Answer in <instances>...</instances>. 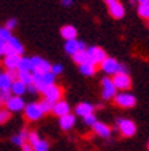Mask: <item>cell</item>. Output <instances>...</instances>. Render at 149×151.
Segmentation results:
<instances>
[{"label": "cell", "mask_w": 149, "mask_h": 151, "mask_svg": "<svg viewBox=\"0 0 149 151\" xmlns=\"http://www.w3.org/2000/svg\"><path fill=\"white\" fill-rule=\"evenodd\" d=\"M34 74V85L36 86L38 92L43 93L46 88H48L50 85L55 84V74L51 72L47 73H32Z\"/></svg>", "instance_id": "obj_1"}, {"label": "cell", "mask_w": 149, "mask_h": 151, "mask_svg": "<svg viewBox=\"0 0 149 151\" xmlns=\"http://www.w3.org/2000/svg\"><path fill=\"white\" fill-rule=\"evenodd\" d=\"M117 128L121 132V135L125 136V138H132L137 132L136 123L130 119H124V117L117 119Z\"/></svg>", "instance_id": "obj_2"}, {"label": "cell", "mask_w": 149, "mask_h": 151, "mask_svg": "<svg viewBox=\"0 0 149 151\" xmlns=\"http://www.w3.org/2000/svg\"><path fill=\"white\" fill-rule=\"evenodd\" d=\"M113 100H114L115 105H118V107H121V108H133L137 103L136 97L126 91L117 93Z\"/></svg>", "instance_id": "obj_3"}, {"label": "cell", "mask_w": 149, "mask_h": 151, "mask_svg": "<svg viewBox=\"0 0 149 151\" xmlns=\"http://www.w3.org/2000/svg\"><path fill=\"white\" fill-rule=\"evenodd\" d=\"M43 111H42L39 103H30L24 107V116L28 122H36V120L43 117Z\"/></svg>", "instance_id": "obj_4"}, {"label": "cell", "mask_w": 149, "mask_h": 151, "mask_svg": "<svg viewBox=\"0 0 149 151\" xmlns=\"http://www.w3.org/2000/svg\"><path fill=\"white\" fill-rule=\"evenodd\" d=\"M101 86H102V99L103 100H112L117 94V88L113 84V80L109 77H103L101 81Z\"/></svg>", "instance_id": "obj_5"}, {"label": "cell", "mask_w": 149, "mask_h": 151, "mask_svg": "<svg viewBox=\"0 0 149 151\" xmlns=\"http://www.w3.org/2000/svg\"><path fill=\"white\" fill-rule=\"evenodd\" d=\"M113 84L117 88V91H128L132 88V80L129 77V74H124V73H117L113 76Z\"/></svg>", "instance_id": "obj_6"}, {"label": "cell", "mask_w": 149, "mask_h": 151, "mask_svg": "<svg viewBox=\"0 0 149 151\" xmlns=\"http://www.w3.org/2000/svg\"><path fill=\"white\" fill-rule=\"evenodd\" d=\"M99 66H101V70H102L105 74L114 76L118 73L120 63H118V61L115 60V58H113V57H106L105 60L99 63Z\"/></svg>", "instance_id": "obj_7"}, {"label": "cell", "mask_w": 149, "mask_h": 151, "mask_svg": "<svg viewBox=\"0 0 149 151\" xmlns=\"http://www.w3.org/2000/svg\"><path fill=\"white\" fill-rule=\"evenodd\" d=\"M87 51V57H89V61L93 62L94 65H99L105 60L106 57V51L103 50L102 47H98V46H91L89 49H86Z\"/></svg>", "instance_id": "obj_8"}, {"label": "cell", "mask_w": 149, "mask_h": 151, "mask_svg": "<svg viewBox=\"0 0 149 151\" xmlns=\"http://www.w3.org/2000/svg\"><path fill=\"white\" fill-rule=\"evenodd\" d=\"M62 96H63L62 88L55 84L50 85L48 88H46L43 91V97L46 99V100L51 101V103H56V101L62 100Z\"/></svg>", "instance_id": "obj_9"}, {"label": "cell", "mask_w": 149, "mask_h": 151, "mask_svg": "<svg viewBox=\"0 0 149 151\" xmlns=\"http://www.w3.org/2000/svg\"><path fill=\"white\" fill-rule=\"evenodd\" d=\"M31 65H32V73H47L51 72V63L46 61L42 57H32L31 58Z\"/></svg>", "instance_id": "obj_10"}, {"label": "cell", "mask_w": 149, "mask_h": 151, "mask_svg": "<svg viewBox=\"0 0 149 151\" xmlns=\"http://www.w3.org/2000/svg\"><path fill=\"white\" fill-rule=\"evenodd\" d=\"M24 53V47H23L22 42L19 41L18 38L11 37V39L7 41V47H6V55H12V54H18L22 57Z\"/></svg>", "instance_id": "obj_11"}, {"label": "cell", "mask_w": 149, "mask_h": 151, "mask_svg": "<svg viewBox=\"0 0 149 151\" xmlns=\"http://www.w3.org/2000/svg\"><path fill=\"white\" fill-rule=\"evenodd\" d=\"M24 100L20 96H11L6 103V109H8L9 112H20L24 111Z\"/></svg>", "instance_id": "obj_12"}, {"label": "cell", "mask_w": 149, "mask_h": 151, "mask_svg": "<svg viewBox=\"0 0 149 151\" xmlns=\"http://www.w3.org/2000/svg\"><path fill=\"white\" fill-rule=\"evenodd\" d=\"M93 131H94V134H97V135L101 136V138L108 139V138H110L113 129L110 128L108 124H105V123L98 122V120H97V123L93 126Z\"/></svg>", "instance_id": "obj_13"}, {"label": "cell", "mask_w": 149, "mask_h": 151, "mask_svg": "<svg viewBox=\"0 0 149 151\" xmlns=\"http://www.w3.org/2000/svg\"><path fill=\"white\" fill-rule=\"evenodd\" d=\"M70 111H71V108H70L67 101L59 100V101H56V103H54L53 113L55 116L62 117V116H65V115H67V113H70Z\"/></svg>", "instance_id": "obj_14"}, {"label": "cell", "mask_w": 149, "mask_h": 151, "mask_svg": "<svg viewBox=\"0 0 149 151\" xmlns=\"http://www.w3.org/2000/svg\"><path fill=\"white\" fill-rule=\"evenodd\" d=\"M94 112V107H93V104L90 103H79L75 107V115L77 116H81V117H85L87 116V115H91V113Z\"/></svg>", "instance_id": "obj_15"}, {"label": "cell", "mask_w": 149, "mask_h": 151, "mask_svg": "<svg viewBox=\"0 0 149 151\" xmlns=\"http://www.w3.org/2000/svg\"><path fill=\"white\" fill-rule=\"evenodd\" d=\"M59 126L63 131H68L75 126V115L73 113H67L65 116L59 117Z\"/></svg>", "instance_id": "obj_16"}, {"label": "cell", "mask_w": 149, "mask_h": 151, "mask_svg": "<svg viewBox=\"0 0 149 151\" xmlns=\"http://www.w3.org/2000/svg\"><path fill=\"white\" fill-rule=\"evenodd\" d=\"M108 8H109V14H110L114 19H122L124 18L125 8H124V6H122L120 1H115V3L108 6Z\"/></svg>", "instance_id": "obj_17"}, {"label": "cell", "mask_w": 149, "mask_h": 151, "mask_svg": "<svg viewBox=\"0 0 149 151\" xmlns=\"http://www.w3.org/2000/svg\"><path fill=\"white\" fill-rule=\"evenodd\" d=\"M20 61V55L18 54H12V55H6L4 57V66L7 70H18V65Z\"/></svg>", "instance_id": "obj_18"}, {"label": "cell", "mask_w": 149, "mask_h": 151, "mask_svg": "<svg viewBox=\"0 0 149 151\" xmlns=\"http://www.w3.org/2000/svg\"><path fill=\"white\" fill-rule=\"evenodd\" d=\"M61 35L63 39L70 41V39H77V28L71 24H66L61 28Z\"/></svg>", "instance_id": "obj_19"}, {"label": "cell", "mask_w": 149, "mask_h": 151, "mask_svg": "<svg viewBox=\"0 0 149 151\" xmlns=\"http://www.w3.org/2000/svg\"><path fill=\"white\" fill-rule=\"evenodd\" d=\"M9 91H11L12 96H23V94L27 92V85H24L22 81H19V80L16 78L15 81L12 82Z\"/></svg>", "instance_id": "obj_20"}, {"label": "cell", "mask_w": 149, "mask_h": 151, "mask_svg": "<svg viewBox=\"0 0 149 151\" xmlns=\"http://www.w3.org/2000/svg\"><path fill=\"white\" fill-rule=\"evenodd\" d=\"M79 72H81L83 76L91 77V76H94L97 72V65H94V63L90 62V61H87V62L79 65Z\"/></svg>", "instance_id": "obj_21"}, {"label": "cell", "mask_w": 149, "mask_h": 151, "mask_svg": "<svg viewBox=\"0 0 149 151\" xmlns=\"http://www.w3.org/2000/svg\"><path fill=\"white\" fill-rule=\"evenodd\" d=\"M15 80L8 72L0 73V89H11V85Z\"/></svg>", "instance_id": "obj_22"}, {"label": "cell", "mask_w": 149, "mask_h": 151, "mask_svg": "<svg viewBox=\"0 0 149 151\" xmlns=\"http://www.w3.org/2000/svg\"><path fill=\"white\" fill-rule=\"evenodd\" d=\"M65 51L73 57L75 53H78V51H79V41H77V39H70V41H66Z\"/></svg>", "instance_id": "obj_23"}, {"label": "cell", "mask_w": 149, "mask_h": 151, "mask_svg": "<svg viewBox=\"0 0 149 151\" xmlns=\"http://www.w3.org/2000/svg\"><path fill=\"white\" fill-rule=\"evenodd\" d=\"M18 72H32L31 58L20 57V61H19V65H18Z\"/></svg>", "instance_id": "obj_24"}, {"label": "cell", "mask_w": 149, "mask_h": 151, "mask_svg": "<svg viewBox=\"0 0 149 151\" xmlns=\"http://www.w3.org/2000/svg\"><path fill=\"white\" fill-rule=\"evenodd\" d=\"M18 80L28 86V85L34 84V74L32 72H18Z\"/></svg>", "instance_id": "obj_25"}, {"label": "cell", "mask_w": 149, "mask_h": 151, "mask_svg": "<svg viewBox=\"0 0 149 151\" xmlns=\"http://www.w3.org/2000/svg\"><path fill=\"white\" fill-rule=\"evenodd\" d=\"M27 136H28V131L23 129V131L19 132L18 135H14L12 138H11V140H12V143H15L16 146H20V147H22L26 142H27Z\"/></svg>", "instance_id": "obj_26"}, {"label": "cell", "mask_w": 149, "mask_h": 151, "mask_svg": "<svg viewBox=\"0 0 149 151\" xmlns=\"http://www.w3.org/2000/svg\"><path fill=\"white\" fill-rule=\"evenodd\" d=\"M73 61H74L77 65H82V63L87 62L89 61V57H87V51L86 50H82V51H78L73 55Z\"/></svg>", "instance_id": "obj_27"}, {"label": "cell", "mask_w": 149, "mask_h": 151, "mask_svg": "<svg viewBox=\"0 0 149 151\" xmlns=\"http://www.w3.org/2000/svg\"><path fill=\"white\" fill-rule=\"evenodd\" d=\"M137 12H138V15H140L143 19H148L149 20V3L138 4Z\"/></svg>", "instance_id": "obj_28"}, {"label": "cell", "mask_w": 149, "mask_h": 151, "mask_svg": "<svg viewBox=\"0 0 149 151\" xmlns=\"http://www.w3.org/2000/svg\"><path fill=\"white\" fill-rule=\"evenodd\" d=\"M39 105H41V108H42V111H43V113L53 112L54 103H51V101H48V100H46V99H43L42 101H39Z\"/></svg>", "instance_id": "obj_29"}, {"label": "cell", "mask_w": 149, "mask_h": 151, "mask_svg": "<svg viewBox=\"0 0 149 151\" xmlns=\"http://www.w3.org/2000/svg\"><path fill=\"white\" fill-rule=\"evenodd\" d=\"M41 140V138H39V135H38L36 131H28V136H27V142L30 143V145L35 146L38 143V142Z\"/></svg>", "instance_id": "obj_30"}, {"label": "cell", "mask_w": 149, "mask_h": 151, "mask_svg": "<svg viewBox=\"0 0 149 151\" xmlns=\"http://www.w3.org/2000/svg\"><path fill=\"white\" fill-rule=\"evenodd\" d=\"M34 148H35V151H48L50 145H48V142H47V140L41 139V140H39L36 145L34 146Z\"/></svg>", "instance_id": "obj_31"}, {"label": "cell", "mask_w": 149, "mask_h": 151, "mask_svg": "<svg viewBox=\"0 0 149 151\" xmlns=\"http://www.w3.org/2000/svg\"><path fill=\"white\" fill-rule=\"evenodd\" d=\"M11 37H12V31L11 30H8V28L3 27L0 28V39L4 42H7L8 39H11Z\"/></svg>", "instance_id": "obj_32"}, {"label": "cell", "mask_w": 149, "mask_h": 151, "mask_svg": "<svg viewBox=\"0 0 149 151\" xmlns=\"http://www.w3.org/2000/svg\"><path fill=\"white\" fill-rule=\"evenodd\" d=\"M11 96H12V93L9 89H0V103L1 104H6Z\"/></svg>", "instance_id": "obj_33"}, {"label": "cell", "mask_w": 149, "mask_h": 151, "mask_svg": "<svg viewBox=\"0 0 149 151\" xmlns=\"http://www.w3.org/2000/svg\"><path fill=\"white\" fill-rule=\"evenodd\" d=\"M83 123L86 124V126L93 127L94 124L97 123V117L94 116V113H91V115H87V116H85V117H83Z\"/></svg>", "instance_id": "obj_34"}, {"label": "cell", "mask_w": 149, "mask_h": 151, "mask_svg": "<svg viewBox=\"0 0 149 151\" xmlns=\"http://www.w3.org/2000/svg\"><path fill=\"white\" fill-rule=\"evenodd\" d=\"M63 72V66L61 65V63H55V65H51V73L55 76H59L62 74Z\"/></svg>", "instance_id": "obj_35"}, {"label": "cell", "mask_w": 149, "mask_h": 151, "mask_svg": "<svg viewBox=\"0 0 149 151\" xmlns=\"http://www.w3.org/2000/svg\"><path fill=\"white\" fill-rule=\"evenodd\" d=\"M16 26H18V22H16V19H8L6 22V28H8V30H15Z\"/></svg>", "instance_id": "obj_36"}, {"label": "cell", "mask_w": 149, "mask_h": 151, "mask_svg": "<svg viewBox=\"0 0 149 151\" xmlns=\"http://www.w3.org/2000/svg\"><path fill=\"white\" fill-rule=\"evenodd\" d=\"M6 47H7V42H4V41L0 39V57L6 55Z\"/></svg>", "instance_id": "obj_37"}, {"label": "cell", "mask_w": 149, "mask_h": 151, "mask_svg": "<svg viewBox=\"0 0 149 151\" xmlns=\"http://www.w3.org/2000/svg\"><path fill=\"white\" fill-rule=\"evenodd\" d=\"M22 151H35V148L32 145H30L28 142H26L24 145L22 146Z\"/></svg>", "instance_id": "obj_38"}, {"label": "cell", "mask_w": 149, "mask_h": 151, "mask_svg": "<svg viewBox=\"0 0 149 151\" xmlns=\"http://www.w3.org/2000/svg\"><path fill=\"white\" fill-rule=\"evenodd\" d=\"M118 73H124V74H128V68L124 65V63H120V68H118Z\"/></svg>", "instance_id": "obj_39"}, {"label": "cell", "mask_w": 149, "mask_h": 151, "mask_svg": "<svg viewBox=\"0 0 149 151\" xmlns=\"http://www.w3.org/2000/svg\"><path fill=\"white\" fill-rule=\"evenodd\" d=\"M27 92H30V93H38V89L34 84H31V85H28L27 86Z\"/></svg>", "instance_id": "obj_40"}, {"label": "cell", "mask_w": 149, "mask_h": 151, "mask_svg": "<svg viewBox=\"0 0 149 151\" xmlns=\"http://www.w3.org/2000/svg\"><path fill=\"white\" fill-rule=\"evenodd\" d=\"M73 4V0H62V6L65 7H70Z\"/></svg>", "instance_id": "obj_41"}, {"label": "cell", "mask_w": 149, "mask_h": 151, "mask_svg": "<svg viewBox=\"0 0 149 151\" xmlns=\"http://www.w3.org/2000/svg\"><path fill=\"white\" fill-rule=\"evenodd\" d=\"M108 6H110V4H113V3H115V1H118V0H103Z\"/></svg>", "instance_id": "obj_42"}, {"label": "cell", "mask_w": 149, "mask_h": 151, "mask_svg": "<svg viewBox=\"0 0 149 151\" xmlns=\"http://www.w3.org/2000/svg\"><path fill=\"white\" fill-rule=\"evenodd\" d=\"M138 4H143V3H149V0H137Z\"/></svg>", "instance_id": "obj_43"}, {"label": "cell", "mask_w": 149, "mask_h": 151, "mask_svg": "<svg viewBox=\"0 0 149 151\" xmlns=\"http://www.w3.org/2000/svg\"><path fill=\"white\" fill-rule=\"evenodd\" d=\"M0 124H3V120H1V109H0Z\"/></svg>", "instance_id": "obj_44"}, {"label": "cell", "mask_w": 149, "mask_h": 151, "mask_svg": "<svg viewBox=\"0 0 149 151\" xmlns=\"http://www.w3.org/2000/svg\"><path fill=\"white\" fill-rule=\"evenodd\" d=\"M1 105H3V104H1V103H0V108H1Z\"/></svg>", "instance_id": "obj_45"}, {"label": "cell", "mask_w": 149, "mask_h": 151, "mask_svg": "<svg viewBox=\"0 0 149 151\" xmlns=\"http://www.w3.org/2000/svg\"><path fill=\"white\" fill-rule=\"evenodd\" d=\"M148 150H149V142H148Z\"/></svg>", "instance_id": "obj_46"}]
</instances>
